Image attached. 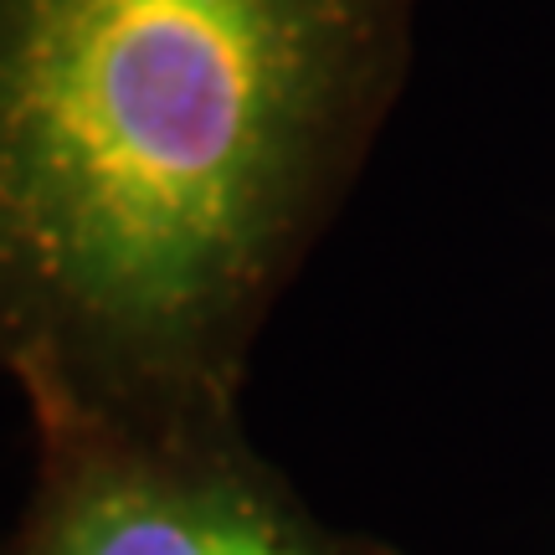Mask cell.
<instances>
[{
	"label": "cell",
	"mask_w": 555,
	"mask_h": 555,
	"mask_svg": "<svg viewBox=\"0 0 555 555\" xmlns=\"http://www.w3.org/2000/svg\"><path fill=\"white\" fill-rule=\"evenodd\" d=\"M0 555H401L339 530L253 448L247 422L47 433Z\"/></svg>",
	"instance_id": "7a4b0ae2"
},
{
	"label": "cell",
	"mask_w": 555,
	"mask_h": 555,
	"mask_svg": "<svg viewBox=\"0 0 555 555\" xmlns=\"http://www.w3.org/2000/svg\"><path fill=\"white\" fill-rule=\"evenodd\" d=\"M416 0H0V376L31 433L242 422Z\"/></svg>",
	"instance_id": "6da1fadb"
}]
</instances>
